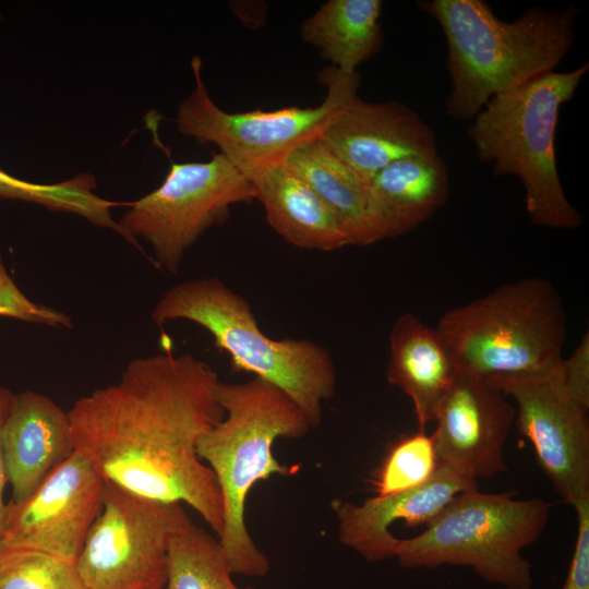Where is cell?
<instances>
[{"label":"cell","mask_w":589,"mask_h":589,"mask_svg":"<svg viewBox=\"0 0 589 589\" xmlns=\"http://www.w3.org/2000/svg\"><path fill=\"white\" fill-rule=\"evenodd\" d=\"M381 0H328L300 26L302 40L336 69L357 68L383 47Z\"/></svg>","instance_id":"cell-21"},{"label":"cell","mask_w":589,"mask_h":589,"mask_svg":"<svg viewBox=\"0 0 589 589\" xmlns=\"http://www.w3.org/2000/svg\"><path fill=\"white\" fill-rule=\"evenodd\" d=\"M435 328L459 371L490 380L552 372L567 321L555 287L528 277L445 312Z\"/></svg>","instance_id":"cell-6"},{"label":"cell","mask_w":589,"mask_h":589,"mask_svg":"<svg viewBox=\"0 0 589 589\" xmlns=\"http://www.w3.org/2000/svg\"><path fill=\"white\" fill-rule=\"evenodd\" d=\"M517 404L516 425L568 505L589 497L588 410L562 389L554 370L546 374L488 380Z\"/></svg>","instance_id":"cell-12"},{"label":"cell","mask_w":589,"mask_h":589,"mask_svg":"<svg viewBox=\"0 0 589 589\" xmlns=\"http://www.w3.org/2000/svg\"><path fill=\"white\" fill-rule=\"evenodd\" d=\"M573 507L577 516V538L561 589H589V497L578 501Z\"/></svg>","instance_id":"cell-28"},{"label":"cell","mask_w":589,"mask_h":589,"mask_svg":"<svg viewBox=\"0 0 589 589\" xmlns=\"http://www.w3.org/2000/svg\"><path fill=\"white\" fill-rule=\"evenodd\" d=\"M231 574L218 538L192 520L171 538L164 589H242Z\"/></svg>","instance_id":"cell-22"},{"label":"cell","mask_w":589,"mask_h":589,"mask_svg":"<svg viewBox=\"0 0 589 589\" xmlns=\"http://www.w3.org/2000/svg\"><path fill=\"white\" fill-rule=\"evenodd\" d=\"M191 521L180 503L105 483L76 569L88 589H164L171 538Z\"/></svg>","instance_id":"cell-10"},{"label":"cell","mask_w":589,"mask_h":589,"mask_svg":"<svg viewBox=\"0 0 589 589\" xmlns=\"http://www.w3.org/2000/svg\"><path fill=\"white\" fill-rule=\"evenodd\" d=\"M0 589H88L75 564L28 549H0Z\"/></svg>","instance_id":"cell-24"},{"label":"cell","mask_w":589,"mask_h":589,"mask_svg":"<svg viewBox=\"0 0 589 589\" xmlns=\"http://www.w3.org/2000/svg\"><path fill=\"white\" fill-rule=\"evenodd\" d=\"M458 371L436 328L410 312L396 320L389 335L387 381L412 400L420 430L435 419Z\"/></svg>","instance_id":"cell-18"},{"label":"cell","mask_w":589,"mask_h":589,"mask_svg":"<svg viewBox=\"0 0 589 589\" xmlns=\"http://www.w3.org/2000/svg\"><path fill=\"white\" fill-rule=\"evenodd\" d=\"M1 21H2V14H1V12H0V22H1Z\"/></svg>","instance_id":"cell-30"},{"label":"cell","mask_w":589,"mask_h":589,"mask_svg":"<svg viewBox=\"0 0 589 589\" xmlns=\"http://www.w3.org/2000/svg\"><path fill=\"white\" fill-rule=\"evenodd\" d=\"M152 321L163 326L185 320L199 324L226 351L236 372L254 374L286 393L310 426L321 424L323 404L336 392L330 352L305 338L273 339L263 333L250 303L218 277L182 281L158 300Z\"/></svg>","instance_id":"cell-4"},{"label":"cell","mask_w":589,"mask_h":589,"mask_svg":"<svg viewBox=\"0 0 589 589\" xmlns=\"http://www.w3.org/2000/svg\"><path fill=\"white\" fill-rule=\"evenodd\" d=\"M219 382L207 362L188 353L133 359L117 383L68 410L75 449L107 482L191 506L218 537L221 493L196 448L225 416L216 398Z\"/></svg>","instance_id":"cell-1"},{"label":"cell","mask_w":589,"mask_h":589,"mask_svg":"<svg viewBox=\"0 0 589 589\" xmlns=\"http://www.w3.org/2000/svg\"><path fill=\"white\" fill-rule=\"evenodd\" d=\"M250 180L269 226L288 243L330 252L349 245L335 217L315 191L284 163L255 172Z\"/></svg>","instance_id":"cell-19"},{"label":"cell","mask_w":589,"mask_h":589,"mask_svg":"<svg viewBox=\"0 0 589 589\" xmlns=\"http://www.w3.org/2000/svg\"><path fill=\"white\" fill-rule=\"evenodd\" d=\"M0 316L43 324L53 328H72L71 316L43 303L29 300L9 275L0 253Z\"/></svg>","instance_id":"cell-26"},{"label":"cell","mask_w":589,"mask_h":589,"mask_svg":"<svg viewBox=\"0 0 589 589\" xmlns=\"http://www.w3.org/2000/svg\"><path fill=\"white\" fill-rule=\"evenodd\" d=\"M216 398L225 416L201 437L196 452L221 493L224 528L218 541L232 573L264 577L271 564L245 526V501L259 481L298 471L274 457L273 444L280 437L301 438L312 428L286 393L255 376L242 383L220 381Z\"/></svg>","instance_id":"cell-3"},{"label":"cell","mask_w":589,"mask_h":589,"mask_svg":"<svg viewBox=\"0 0 589 589\" xmlns=\"http://www.w3.org/2000/svg\"><path fill=\"white\" fill-rule=\"evenodd\" d=\"M97 183L89 172L58 183H35L13 177L0 168V199L35 203L55 212L79 215L91 224L104 214L105 201L94 190Z\"/></svg>","instance_id":"cell-23"},{"label":"cell","mask_w":589,"mask_h":589,"mask_svg":"<svg viewBox=\"0 0 589 589\" xmlns=\"http://www.w3.org/2000/svg\"><path fill=\"white\" fill-rule=\"evenodd\" d=\"M106 481L79 450L24 501L5 504L0 549H28L75 564L103 506Z\"/></svg>","instance_id":"cell-11"},{"label":"cell","mask_w":589,"mask_h":589,"mask_svg":"<svg viewBox=\"0 0 589 589\" xmlns=\"http://www.w3.org/2000/svg\"><path fill=\"white\" fill-rule=\"evenodd\" d=\"M478 490V482L438 464L422 484L395 494L373 496L362 504L336 498L332 509L338 522V540L371 562L392 558L395 536L389 526L430 524L458 494Z\"/></svg>","instance_id":"cell-15"},{"label":"cell","mask_w":589,"mask_h":589,"mask_svg":"<svg viewBox=\"0 0 589 589\" xmlns=\"http://www.w3.org/2000/svg\"><path fill=\"white\" fill-rule=\"evenodd\" d=\"M554 374L564 393L589 410V334L586 333L567 359H561Z\"/></svg>","instance_id":"cell-27"},{"label":"cell","mask_w":589,"mask_h":589,"mask_svg":"<svg viewBox=\"0 0 589 589\" xmlns=\"http://www.w3.org/2000/svg\"><path fill=\"white\" fill-rule=\"evenodd\" d=\"M14 395L15 394L12 390H10L9 388L0 384V534H1L2 524H3L4 509H5V503L3 502V491L5 488V484L8 483V474H7V467H5L3 448H2L1 433H2V428L5 422V419L10 412V409L14 399Z\"/></svg>","instance_id":"cell-29"},{"label":"cell","mask_w":589,"mask_h":589,"mask_svg":"<svg viewBox=\"0 0 589 589\" xmlns=\"http://www.w3.org/2000/svg\"><path fill=\"white\" fill-rule=\"evenodd\" d=\"M589 70L586 62L568 72H549L494 96L472 119L468 137L495 176H516L525 189L533 225L575 229L582 225L563 190L555 158L561 107L576 93Z\"/></svg>","instance_id":"cell-5"},{"label":"cell","mask_w":589,"mask_h":589,"mask_svg":"<svg viewBox=\"0 0 589 589\" xmlns=\"http://www.w3.org/2000/svg\"><path fill=\"white\" fill-rule=\"evenodd\" d=\"M437 465L432 435L419 430L400 440L386 456L376 480L377 495L395 494L422 484Z\"/></svg>","instance_id":"cell-25"},{"label":"cell","mask_w":589,"mask_h":589,"mask_svg":"<svg viewBox=\"0 0 589 589\" xmlns=\"http://www.w3.org/2000/svg\"><path fill=\"white\" fill-rule=\"evenodd\" d=\"M255 200L252 181L220 153L202 163H171L163 183L135 202L118 220L124 239L175 274L185 253L211 227L224 223L232 205Z\"/></svg>","instance_id":"cell-9"},{"label":"cell","mask_w":589,"mask_h":589,"mask_svg":"<svg viewBox=\"0 0 589 589\" xmlns=\"http://www.w3.org/2000/svg\"><path fill=\"white\" fill-rule=\"evenodd\" d=\"M318 139L368 184L397 159L437 152L433 131L410 107L358 95L338 109Z\"/></svg>","instance_id":"cell-14"},{"label":"cell","mask_w":589,"mask_h":589,"mask_svg":"<svg viewBox=\"0 0 589 589\" xmlns=\"http://www.w3.org/2000/svg\"><path fill=\"white\" fill-rule=\"evenodd\" d=\"M550 513L540 498L464 492L422 533L395 538L392 555L405 568L469 566L492 585L531 589V565L520 551L542 534Z\"/></svg>","instance_id":"cell-7"},{"label":"cell","mask_w":589,"mask_h":589,"mask_svg":"<svg viewBox=\"0 0 589 589\" xmlns=\"http://www.w3.org/2000/svg\"><path fill=\"white\" fill-rule=\"evenodd\" d=\"M1 440L13 503L27 498L75 450L69 412L34 390L14 395Z\"/></svg>","instance_id":"cell-16"},{"label":"cell","mask_w":589,"mask_h":589,"mask_svg":"<svg viewBox=\"0 0 589 589\" xmlns=\"http://www.w3.org/2000/svg\"><path fill=\"white\" fill-rule=\"evenodd\" d=\"M191 69L195 86L178 108V131L200 144H215L249 179L262 168L281 163L304 142L318 137L338 109L358 95L360 86L358 72L346 73L330 67L320 73L327 93L316 107L228 112L212 99L202 79L199 56L192 58Z\"/></svg>","instance_id":"cell-8"},{"label":"cell","mask_w":589,"mask_h":589,"mask_svg":"<svg viewBox=\"0 0 589 589\" xmlns=\"http://www.w3.org/2000/svg\"><path fill=\"white\" fill-rule=\"evenodd\" d=\"M320 196L348 239L365 247L387 237L382 211L370 185L318 139L304 142L281 161Z\"/></svg>","instance_id":"cell-17"},{"label":"cell","mask_w":589,"mask_h":589,"mask_svg":"<svg viewBox=\"0 0 589 589\" xmlns=\"http://www.w3.org/2000/svg\"><path fill=\"white\" fill-rule=\"evenodd\" d=\"M448 169L438 151L397 159L371 181L387 237L411 232L435 214L449 191Z\"/></svg>","instance_id":"cell-20"},{"label":"cell","mask_w":589,"mask_h":589,"mask_svg":"<svg viewBox=\"0 0 589 589\" xmlns=\"http://www.w3.org/2000/svg\"><path fill=\"white\" fill-rule=\"evenodd\" d=\"M434 421L437 464L474 481L506 471L504 445L515 409L486 378L458 371Z\"/></svg>","instance_id":"cell-13"},{"label":"cell","mask_w":589,"mask_h":589,"mask_svg":"<svg viewBox=\"0 0 589 589\" xmlns=\"http://www.w3.org/2000/svg\"><path fill=\"white\" fill-rule=\"evenodd\" d=\"M446 38L450 91L445 113L473 119L494 96L552 72L575 41L574 7L530 8L518 19L496 17L482 0L419 1Z\"/></svg>","instance_id":"cell-2"}]
</instances>
